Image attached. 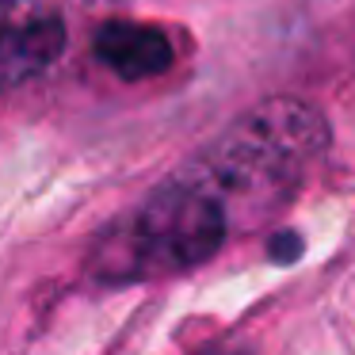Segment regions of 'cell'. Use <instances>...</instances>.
Here are the masks:
<instances>
[{"mask_svg": "<svg viewBox=\"0 0 355 355\" xmlns=\"http://www.w3.org/2000/svg\"><path fill=\"white\" fill-rule=\"evenodd\" d=\"M298 252H302V241L294 237V233H275V241H271V256H275L279 263L298 260Z\"/></svg>", "mask_w": 355, "mask_h": 355, "instance_id": "5", "label": "cell"}, {"mask_svg": "<svg viewBox=\"0 0 355 355\" xmlns=\"http://www.w3.org/2000/svg\"><path fill=\"white\" fill-rule=\"evenodd\" d=\"M92 50L111 73L123 80H146L157 77L172 65L176 46L172 39L153 24H138V19H103L96 27Z\"/></svg>", "mask_w": 355, "mask_h": 355, "instance_id": "4", "label": "cell"}, {"mask_svg": "<svg viewBox=\"0 0 355 355\" xmlns=\"http://www.w3.org/2000/svg\"><path fill=\"white\" fill-rule=\"evenodd\" d=\"M210 355H241V352H210Z\"/></svg>", "mask_w": 355, "mask_h": 355, "instance_id": "6", "label": "cell"}, {"mask_svg": "<svg viewBox=\"0 0 355 355\" xmlns=\"http://www.w3.org/2000/svg\"><path fill=\"white\" fill-rule=\"evenodd\" d=\"M233 222L222 202L184 168L126 214L96 248L92 268L103 279H149L207 263L230 237Z\"/></svg>", "mask_w": 355, "mask_h": 355, "instance_id": "2", "label": "cell"}, {"mask_svg": "<svg viewBox=\"0 0 355 355\" xmlns=\"http://www.w3.org/2000/svg\"><path fill=\"white\" fill-rule=\"evenodd\" d=\"M111 0H0V88L24 85L58 62L69 27Z\"/></svg>", "mask_w": 355, "mask_h": 355, "instance_id": "3", "label": "cell"}, {"mask_svg": "<svg viewBox=\"0 0 355 355\" xmlns=\"http://www.w3.org/2000/svg\"><path fill=\"white\" fill-rule=\"evenodd\" d=\"M324 146V119L306 103L279 96L237 119L184 172L222 202L233 225H248L279 210L306 184Z\"/></svg>", "mask_w": 355, "mask_h": 355, "instance_id": "1", "label": "cell"}]
</instances>
